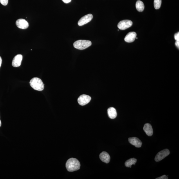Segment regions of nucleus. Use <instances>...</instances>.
Listing matches in <instances>:
<instances>
[{
  "label": "nucleus",
  "instance_id": "obj_1",
  "mask_svg": "<svg viewBox=\"0 0 179 179\" xmlns=\"http://www.w3.org/2000/svg\"><path fill=\"white\" fill-rule=\"evenodd\" d=\"M80 162L75 158L69 159L66 163V167L69 171L73 172L77 171L80 169Z\"/></svg>",
  "mask_w": 179,
  "mask_h": 179
},
{
  "label": "nucleus",
  "instance_id": "obj_2",
  "mask_svg": "<svg viewBox=\"0 0 179 179\" xmlns=\"http://www.w3.org/2000/svg\"><path fill=\"white\" fill-rule=\"evenodd\" d=\"M30 86L35 90L42 91L44 88V85L40 78L34 77L31 79L30 82Z\"/></svg>",
  "mask_w": 179,
  "mask_h": 179
},
{
  "label": "nucleus",
  "instance_id": "obj_3",
  "mask_svg": "<svg viewBox=\"0 0 179 179\" xmlns=\"http://www.w3.org/2000/svg\"><path fill=\"white\" fill-rule=\"evenodd\" d=\"M92 45V42L89 40H79L73 44L74 47L78 50H83L88 48Z\"/></svg>",
  "mask_w": 179,
  "mask_h": 179
},
{
  "label": "nucleus",
  "instance_id": "obj_4",
  "mask_svg": "<svg viewBox=\"0 0 179 179\" xmlns=\"http://www.w3.org/2000/svg\"><path fill=\"white\" fill-rule=\"evenodd\" d=\"M133 24V22L130 20H125L119 22L118 24V27L120 30H125L130 27Z\"/></svg>",
  "mask_w": 179,
  "mask_h": 179
},
{
  "label": "nucleus",
  "instance_id": "obj_5",
  "mask_svg": "<svg viewBox=\"0 0 179 179\" xmlns=\"http://www.w3.org/2000/svg\"><path fill=\"white\" fill-rule=\"evenodd\" d=\"M91 99V98L90 96L84 94L81 95L78 98V102L80 105L83 106L88 104L90 102Z\"/></svg>",
  "mask_w": 179,
  "mask_h": 179
},
{
  "label": "nucleus",
  "instance_id": "obj_6",
  "mask_svg": "<svg viewBox=\"0 0 179 179\" xmlns=\"http://www.w3.org/2000/svg\"><path fill=\"white\" fill-rule=\"evenodd\" d=\"M169 154L170 151L168 149H165L163 150L157 154L155 156V160L156 162H159L168 156Z\"/></svg>",
  "mask_w": 179,
  "mask_h": 179
},
{
  "label": "nucleus",
  "instance_id": "obj_7",
  "mask_svg": "<svg viewBox=\"0 0 179 179\" xmlns=\"http://www.w3.org/2000/svg\"><path fill=\"white\" fill-rule=\"evenodd\" d=\"M93 18V16L91 14H88L82 17L79 21H78V24L79 26H82L89 23L91 21Z\"/></svg>",
  "mask_w": 179,
  "mask_h": 179
},
{
  "label": "nucleus",
  "instance_id": "obj_8",
  "mask_svg": "<svg viewBox=\"0 0 179 179\" xmlns=\"http://www.w3.org/2000/svg\"><path fill=\"white\" fill-rule=\"evenodd\" d=\"M16 24L18 28L23 29L27 28L29 26L28 22L23 19H18L16 22Z\"/></svg>",
  "mask_w": 179,
  "mask_h": 179
},
{
  "label": "nucleus",
  "instance_id": "obj_9",
  "mask_svg": "<svg viewBox=\"0 0 179 179\" xmlns=\"http://www.w3.org/2000/svg\"><path fill=\"white\" fill-rule=\"evenodd\" d=\"M22 59L23 56L19 54L16 55L12 60V66L16 68L20 66Z\"/></svg>",
  "mask_w": 179,
  "mask_h": 179
},
{
  "label": "nucleus",
  "instance_id": "obj_10",
  "mask_svg": "<svg viewBox=\"0 0 179 179\" xmlns=\"http://www.w3.org/2000/svg\"><path fill=\"white\" fill-rule=\"evenodd\" d=\"M129 141L131 144L136 147L140 148L142 146V142L137 137H133L128 139Z\"/></svg>",
  "mask_w": 179,
  "mask_h": 179
},
{
  "label": "nucleus",
  "instance_id": "obj_11",
  "mask_svg": "<svg viewBox=\"0 0 179 179\" xmlns=\"http://www.w3.org/2000/svg\"><path fill=\"white\" fill-rule=\"evenodd\" d=\"M136 33L135 32H130L127 33L124 38V41L127 42H133L136 39Z\"/></svg>",
  "mask_w": 179,
  "mask_h": 179
},
{
  "label": "nucleus",
  "instance_id": "obj_12",
  "mask_svg": "<svg viewBox=\"0 0 179 179\" xmlns=\"http://www.w3.org/2000/svg\"><path fill=\"white\" fill-rule=\"evenodd\" d=\"M100 158L102 162L108 163L110 160V156L109 154L106 152H103L100 155Z\"/></svg>",
  "mask_w": 179,
  "mask_h": 179
},
{
  "label": "nucleus",
  "instance_id": "obj_13",
  "mask_svg": "<svg viewBox=\"0 0 179 179\" xmlns=\"http://www.w3.org/2000/svg\"><path fill=\"white\" fill-rule=\"evenodd\" d=\"M143 130L147 135L151 136L153 135V129L150 124L148 123L145 124L143 127Z\"/></svg>",
  "mask_w": 179,
  "mask_h": 179
},
{
  "label": "nucleus",
  "instance_id": "obj_14",
  "mask_svg": "<svg viewBox=\"0 0 179 179\" xmlns=\"http://www.w3.org/2000/svg\"><path fill=\"white\" fill-rule=\"evenodd\" d=\"M107 113L109 118L112 119H115L117 115L115 109L113 107H109L107 109Z\"/></svg>",
  "mask_w": 179,
  "mask_h": 179
},
{
  "label": "nucleus",
  "instance_id": "obj_15",
  "mask_svg": "<svg viewBox=\"0 0 179 179\" xmlns=\"http://www.w3.org/2000/svg\"><path fill=\"white\" fill-rule=\"evenodd\" d=\"M136 7L138 12H142L144 9V4L141 1H138L136 2Z\"/></svg>",
  "mask_w": 179,
  "mask_h": 179
},
{
  "label": "nucleus",
  "instance_id": "obj_16",
  "mask_svg": "<svg viewBox=\"0 0 179 179\" xmlns=\"http://www.w3.org/2000/svg\"><path fill=\"white\" fill-rule=\"evenodd\" d=\"M137 162V160L134 158H131L127 160L125 162V166L128 167H131V165H135Z\"/></svg>",
  "mask_w": 179,
  "mask_h": 179
},
{
  "label": "nucleus",
  "instance_id": "obj_17",
  "mask_svg": "<svg viewBox=\"0 0 179 179\" xmlns=\"http://www.w3.org/2000/svg\"><path fill=\"white\" fill-rule=\"evenodd\" d=\"M154 6L156 10L159 9L162 4V0H154Z\"/></svg>",
  "mask_w": 179,
  "mask_h": 179
},
{
  "label": "nucleus",
  "instance_id": "obj_18",
  "mask_svg": "<svg viewBox=\"0 0 179 179\" xmlns=\"http://www.w3.org/2000/svg\"><path fill=\"white\" fill-rule=\"evenodd\" d=\"M8 2V0H0V3L4 6L7 5Z\"/></svg>",
  "mask_w": 179,
  "mask_h": 179
},
{
  "label": "nucleus",
  "instance_id": "obj_19",
  "mask_svg": "<svg viewBox=\"0 0 179 179\" xmlns=\"http://www.w3.org/2000/svg\"><path fill=\"white\" fill-rule=\"evenodd\" d=\"M174 39L177 41H179V33L178 32L174 34Z\"/></svg>",
  "mask_w": 179,
  "mask_h": 179
},
{
  "label": "nucleus",
  "instance_id": "obj_20",
  "mask_svg": "<svg viewBox=\"0 0 179 179\" xmlns=\"http://www.w3.org/2000/svg\"><path fill=\"white\" fill-rule=\"evenodd\" d=\"M156 179H168V178L167 176L166 175H164L160 177H159L158 178H156Z\"/></svg>",
  "mask_w": 179,
  "mask_h": 179
},
{
  "label": "nucleus",
  "instance_id": "obj_21",
  "mask_svg": "<svg viewBox=\"0 0 179 179\" xmlns=\"http://www.w3.org/2000/svg\"><path fill=\"white\" fill-rule=\"evenodd\" d=\"M62 1L66 3H68L71 1V0H62Z\"/></svg>",
  "mask_w": 179,
  "mask_h": 179
},
{
  "label": "nucleus",
  "instance_id": "obj_22",
  "mask_svg": "<svg viewBox=\"0 0 179 179\" xmlns=\"http://www.w3.org/2000/svg\"><path fill=\"white\" fill-rule=\"evenodd\" d=\"M176 46H177V47L179 48V41H176L175 42Z\"/></svg>",
  "mask_w": 179,
  "mask_h": 179
},
{
  "label": "nucleus",
  "instance_id": "obj_23",
  "mask_svg": "<svg viewBox=\"0 0 179 179\" xmlns=\"http://www.w3.org/2000/svg\"><path fill=\"white\" fill-rule=\"evenodd\" d=\"M2 60L1 59V57H0V68H1V65L2 64Z\"/></svg>",
  "mask_w": 179,
  "mask_h": 179
},
{
  "label": "nucleus",
  "instance_id": "obj_24",
  "mask_svg": "<svg viewBox=\"0 0 179 179\" xmlns=\"http://www.w3.org/2000/svg\"><path fill=\"white\" fill-rule=\"evenodd\" d=\"M1 120H0V127L1 126Z\"/></svg>",
  "mask_w": 179,
  "mask_h": 179
},
{
  "label": "nucleus",
  "instance_id": "obj_25",
  "mask_svg": "<svg viewBox=\"0 0 179 179\" xmlns=\"http://www.w3.org/2000/svg\"><path fill=\"white\" fill-rule=\"evenodd\" d=\"M136 38V39H138V38Z\"/></svg>",
  "mask_w": 179,
  "mask_h": 179
}]
</instances>
